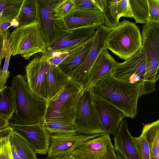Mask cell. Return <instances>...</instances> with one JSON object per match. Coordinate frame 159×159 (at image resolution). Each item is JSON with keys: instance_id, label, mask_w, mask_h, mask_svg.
Here are the masks:
<instances>
[{"instance_id": "28", "label": "cell", "mask_w": 159, "mask_h": 159, "mask_svg": "<svg viewBox=\"0 0 159 159\" xmlns=\"http://www.w3.org/2000/svg\"><path fill=\"white\" fill-rule=\"evenodd\" d=\"M4 54L5 60L2 69V73L0 82V90L6 86L7 80L9 76L10 72L8 70L11 57L12 55L11 34L8 31L3 34Z\"/></svg>"}, {"instance_id": "31", "label": "cell", "mask_w": 159, "mask_h": 159, "mask_svg": "<svg viewBox=\"0 0 159 159\" xmlns=\"http://www.w3.org/2000/svg\"><path fill=\"white\" fill-rule=\"evenodd\" d=\"M75 7V0H60L54 9V16L57 18L64 19Z\"/></svg>"}, {"instance_id": "4", "label": "cell", "mask_w": 159, "mask_h": 159, "mask_svg": "<svg viewBox=\"0 0 159 159\" xmlns=\"http://www.w3.org/2000/svg\"><path fill=\"white\" fill-rule=\"evenodd\" d=\"M105 46L107 49L120 59H129L142 48V38L139 28L135 24L124 19L111 29Z\"/></svg>"}, {"instance_id": "5", "label": "cell", "mask_w": 159, "mask_h": 159, "mask_svg": "<svg viewBox=\"0 0 159 159\" xmlns=\"http://www.w3.org/2000/svg\"><path fill=\"white\" fill-rule=\"evenodd\" d=\"M142 49L144 53L146 70L142 90L150 92L155 89L159 78V22H148L143 26Z\"/></svg>"}, {"instance_id": "17", "label": "cell", "mask_w": 159, "mask_h": 159, "mask_svg": "<svg viewBox=\"0 0 159 159\" xmlns=\"http://www.w3.org/2000/svg\"><path fill=\"white\" fill-rule=\"evenodd\" d=\"M114 136V149L119 159H141L135 147L125 120L121 121Z\"/></svg>"}, {"instance_id": "19", "label": "cell", "mask_w": 159, "mask_h": 159, "mask_svg": "<svg viewBox=\"0 0 159 159\" xmlns=\"http://www.w3.org/2000/svg\"><path fill=\"white\" fill-rule=\"evenodd\" d=\"M94 28L74 30L58 40L47 46L45 50L52 51L70 47L89 39L95 34Z\"/></svg>"}, {"instance_id": "11", "label": "cell", "mask_w": 159, "mask_h": 159, "mask_svg": "<svg viewBox=\"0 0 159 159\" xmlns=\"http://www.w3.org/2000/svg\"><path fill=\"white\" fill-rule=\"evenodd\" d=\"M9 126L27 142L35 153L43 155L48 153L50 136L43 122L26 125L9 122Z\"/></svg>"}, {"instance_id": "34", "label": "cell", "mask_w": 159, "mask_h": 159, "mask_svg": "<svg viewBox=\"0 0 159 159\" xmlns=\"http://www.w3.org/2000/svg\"><path fill=\"white\" fill-rule=\"evenodd\" d=\"M149 20L148 22H159V0H148Z\"/></svg>"}, {"instance_id": "9", "label": "cell", "mask_w": 159, "mask_h": 159, "mask_svg": "<svg viewBox=\"0 0 159 159\" xmlns=\"http://www.w3.org/2000/svg\"><path fill=\"white\" fill-rule=\"evenodd\" d=\"M111 29L102 25L97 28L89 50L83 62L70 78L83 89L87 87L89 73L98 57L106 49L105 43Z\"/></svg>"}, {"instance_id": "18", "label": "cell", "mask_w": 159, "mask_h": 159, "mask_svg": "<svg viewBox=\"0 0 159 159\" xmlns=\"http://www.w3.org/2000/svg\"><path fill=\"white\" fill-rule=\"evenodd\" d=\"M117 63L107 49H104L93 65L89 73L87 87L94 86L103 78L111 74Z\"/></svg>"}, {"instance_id": "10", "label": "cell", "mask_w": 159, "mask_h": 159, "mask_svg": "<svg viewBox=\"0 0 159 159\" xmlns=\"http://www.w3.org/2000/svg\"><path fill=\"white\" fill-rule=\"evenodd\" d=\"M69 155L79 159H119L110 134L106 132L83 142Z\"/></svg>"}, {"instance_id": "6", "label": "cell", "mask_w": 159, "mask_h": 159, "mask_svg": "<svg viewBox=\"0 0 159 159\" xmlns=\"http://www.w3.org/2000/svg\"><path fill=\"white\" fill-rule=\"evenodd\" d=\"M11 34L13 56L20 55L27 60L46 48L41 21L17 27Z\"/></svg>"}, {"instance_id": "21", "label": "cell", "mask_w": 159, "mask_h": 159, "mask_svg": "<svg viewBox=\"0 0 159 159\" xmlns=\"http://www.w3.org/2000/svg\"><path fill=\"white\" fill-rule=\"evenodd\" d=\"M70 79L58 66L50 64L46 75L48 100L56 95L65 86Z\"/></svg>"}, {"instance_id": "42", "label": "cell", "mask_w": 159, "mask_h": 159, "mask_svg": "<svg viewBox=\"0 0 159 159\" xmlns=\"http://www.w3.org/2000/svg\"><path fill=\"white\" fill-rule=\"evenodd\" d=\"M60 159H79V158L75 157L72 155H69L66 156Z\"/></svg>"}, {"instance_id": "44", "label": "cell", "mask_w": 159, "mask_h": 159, "mask_svg": "<svg viewBox=\"0 0 159 159\" xmlns=\"http://www.w3.org/2000/svg\"><path fill=\"white\" fill-rule=\"evenodd\" d=\"M44 159H52L50 158H48V157H47L46 158H45Z\"/></svg>"}, {"instance_id": "1", "label": "cell", "mask_w": 159, "mask_h": 159, "mask_svg": "<svg viewBox=\"0 0 159 159\" xmlns=\"http://www.w3.org/2000/svg\"><path fill=\"white\" fill-rule=\"evenodd\" d=\"M143 82L132 84L107 75L93 86L94 96L111 104L126 117L135 118Z\"/></svg>"}, {"instance_id": "25", "label": "cell", "mask_w": 159, "mask_h": 159, "mask_svg": "<svg viewBox=\"0 0 159 159\" xmlns=\"http://www.w3.org/2000/svg\"><path fill=\"white\" fill-rule=\"evenodd\" d=\"M24 0H0V23L16 18Z\"/></svg>"}, {"instance_id": "7", "label": "cell", "mask_w": 159, "mask_h": 159, "mask_svg": "<svg viewBox=\"0 0 159 159\" xmlns=\"http://www.w3.org/2000/svg\"><path fill=\"white\" fill-rule=\"evenodd\" d=\"M93 88L91 86L84 89L76 105L73 124L79 134L92 135L105 133L96 111Z\"/></svg>"}, {"instance_id": "20", "label": "cell", "mask_w": 159, "mask_h": 159, "mask_svg": "<svg viewBox=\"0 0 159 159\" xmlns=\"http://www.w3.org/2000/svg\"><path fill=\"white\" fill-rule=\"evenodd\" d=\"M94 35L95 34L87 43L66 58L58 66L69 77L84 60L91 46Z\"/></svg>"}, {"instance_id": "2", "label": "cell", "mask_w": 159, "mask_h": 159, "mask_svg": "<svg viewBox=\"0 0 159 159\" xmlns=\"http://www.w3.org/2000/svg\"><path fill=\"white\" fill-rule=\"evenodd\" d=\"M11 87L15 106L14 122L26 125L43 122L47 101L32 92L22 75L13 77Z\"/></svg>"}, {"instance_id": "35", "label": "cell", "mask_w": 159, "mask_h": 159, "mask_svg": "<svg viewBox=\"0 0 159 159\" xmlns=\"http://www.w3.org/2000/svg\"><path fill=\"white\" fill-rule=\"evenodd\" d=\"M9 135L0 140V159H12Z\"/></svg>"}, {"instance_id": "30", "label": "cell", "mask_w": 159, "mask_h": 159, "mask_svg": "<svg viewBox=\"0 0 159 159\" xmlns=\"http://www.w3.org/2000/svg\"><path fill=\"white\" fill-rule=\"evenodd\" d=\"M44 127L50 134H67L77 133L74 125L56 121L43 122Z\"/></svg>"}, {"instance_id": "32", "label": "cell", "mask_w": 159, "mask_h": 159, "mask_svg": "<svg viewBox=\"0 0 159 159\" xmlns=\"http://www.w3.org/2000/svg\"><path fill=\"white\" fill-rule=\"evenodd\" d=\"M132 138L135 149L141 159H151L149 147L144 136L141 134L137 137L132 136Z\"/></svg>"}, {"instance_id": "24", "label": "cell", "mask_w": 159, "mask_h": 159, "mask_svg": "<svg viewBox=\"0 0 159 159\" xmlns=\"http://www.w3.org/2000/svg\"><path fill=\"white\" fill-rule=\"evenodd\" d=\"M15 112L13 93L11 87L0 90V115L9 120Z\"/></svg>"}, {"instance_id": "22", "label": "cell", "mask_w": 159, "mask_h": 159, "mask_svg": "<svg viewBox=\"0 0 159 159\" xmlns=\"http://www.w3.org/2000/svg\"><path fill=\"white\" fill-rule=\"evenodd\" d=\"M16 19L18 27L41 21L39 0H24Z\"/></svg>"}, {"instance_id": "15", "label": "cell", "mask_w": 159, "mask_h": 159, "mask_svg": "<svg viewBox=\"0 0 159 159\" xmlns=\"http://www.w3.org/2000/svg\"><path fill=\"white\" fill-rule=\"evenodd\" d=\"M94 101L101 127L105 132L114 135L125 116L111 104L94 96Z\"/></svg>"}, {"instance_id": "14", "label": "cell", "mask_w": 159, "mask_h": 159, "mask_svg": "<svg viewBox=\"0 0 159 159\" xmlns=\"http://www.w3.org/2000/svg\"><path fill=\"white\" fill-rule=\"evenodd\" d=\"M99 134L85 135L78 133L67 134H50L51 142L47 157L52 159H60L69 155L82 143Z\"/></svg>"}, {"instance_id": "12", "label": "cell", "mask_w": 159, "mask_h": 159, "mask_svg": "<svg viewBox=\"0 0 159 159\" xmlns=\"http://www.w3.org/2000/svg\"><path fill=\"white\" fill-rule=\"evenodd\" d=\"M146 70L145 57L142 48L124 62H118L111 75L116 79L129 83L143 82V84Z\"/></svg>"}, {"instance_id": "40", "label": "cell", "mask_w": 159, "mask_h": 159, "mask_svg": "<svg viewBox=\"0 0 159 159\" xmlns=\"http://www.w3.org/2000/svg\"><path fill=\"white\" fill-rule=\"evenodd\" d=\"M10 23L8 22H3L0 23V32H3L11 27Z\"/></svg>"}, {"instance_id": "8", "label": "cell", "mask_w": 159, "mask_h": 159, "mask_svg": "<svg viewBox=\"0 0 159 159\" xmlns=\"http://www.w3.org/2000/svg\"><path fill=\"white\" fill-rule=\"evenodd\" d=\"M60 0H40L39 8L43 34L47 46L70 33L64 19L54 16L53 11Z\"/></svg>"}, {"instance_id": "43", "label": "cell", "mask_w": 159, "mask_h": 159, "mask_svg": "<svg viewBox=\"0 0 159 159\" xmlns=\"http://www.w3.org/2000/svg\"><path fill=\"white\" fill-rule=\"evenodd\" d=\"M2 69H1V68H0V82L1 78V76L2 75Z\"/></svg>"}, {"instance_id": "39", "label": "cell", "mask_w": 159, "mask_h": 159, "mask_svg": "<svg viewBox=\"0 0 159 159\" xmlns=\"http://www.w3.org/2000/svg\"><path fill=\"white\" fill-rule=\"evenodd\" d=\"M9 120L0 115V130L9 126Z\"/></svg>"}, {"instance_id": "33", "label": "cell", "mask_w": 159, "mask_h": 159, "mask_svg": "<svg viewBox=\"0 0 159 159\" xmlns=\"http://www.w3.org/2000/svg\"><path fill=\"white\" fill-rule=\"evenodd\" d=\"M117 11L119 19L121 17H133L129 0H117Z\"/></svg>"}, {"instance_id": "13", "label": "cell", "mask_w": 159, "mask_h": 159, "mask_svg": "<svg viewBox=\"0 0 159 159\" xmlns=\"http://www.w3.org/2000/svg\"><path fill=\"white\" fill-rule=\"evenodd\" d=\"M50 65L44 56L35 57L25 67L27 82L32 92L47 101L46 75Z\"/></svg>"}, {"instance_id": "36", "label": "cell", "mask_w": 159, "mask_h": 159, "mask_svg": "<svg viewBox=\"0 0 159 159\" xmlns=\"http://www.w3.org/2000/svg\"><path fill=\"white\" fill-rule=\"evenodd\" d=\"M75 8L99 10L95 0H75Z\"/></svg>"}, {"instance_id": "29", "label": "cell", "mask_w": 159, "mask_h": 159, "mask_svg": "<svg viewBox=\"0 0 159 159\" xmlns=\"http://www.w3.org/2000/svg\"><path fill=\"white\" fill-rule=\"evenodd\" d=\"M133 18L137 23L146 24L149 20L148 0H129Z\"/></svg>"}, {"instance_id": "3", "label": "cell", "mask_w": 159, "mask_h": 159, "mask_svg": "<svg viewBox=\"0 0 159 159\" xmlns=\"http://www.w3.org/2000/svg\"><path fill=\"white\" fill-rule=\"evenodd\" d=\"M83 88L70 78L63 88L47 101L43 122L73 124L76 105Z\"/></svg>"}, {"instance_id": "38", "label": "cell", "mask_w": 159, "mask_h": 159, "mask_svg": "<svg viewBox=\"0 0 159 159\" xmlns=\"http://www.w3.org/2000/svg\"><path fill=\"white\" fill-rule=\"evenodd\" d=\"M12 130L9 126L0 130V140L2 138L9 135Z\"/></svg>"}, {"instance_id": "16", "label": "cell", "mask_w": 159, "mask_h": 159, "mask_svg": "<svg viewBox=\"0 0 159 159\" xmlns=\"http://www.w3.org/2000/svg\"><path fill=\"white\" fill-rule=\"evenodd\" d=\"M64 19L70 31L83 28L96 29L104 23L103 13L99 10L75 7Z\"/></svg>"}, {"instance_id": "41", "label": "cell", "mask_w": 159, "mask_h": 159, "mask_svg": "<svg viewBox=\"0 0 159 159\" xmlns=\"http://www.w3.org/2000/svg\"><path fill=\"white\" fill-rule=\"evenodd\" d=\"M11 26L14 28H17L19 25V23L16 18L13 19L10 22Z\"/></svg>"}, {"instance_id": "23", "label": "cell", "mask_w": 159, "mask_h": 159, "mask_svg": "<svg viewBox=\"0 0 159 159\" xmlns=\"http://www.w3.org/2000/svg\"><path fill=\"white\" fill-rule=\"evenodd\" d=\"M141 134L148 143L151 159H159V120L144 125Z\"/></svg>"}, {"instance_id": "26", "label": "cell", "mask_w": 159, "mask_h": 159, "mask_svg": "<svg viewBox=\"0 0 159 159\" xmlns=\"http://www.w3.org/2000/svg\"><path fill=\"white\" fill-rule=\"evenodd\" d=\"M9 140L14 145L19 159H38L27 142L12 130L9 135Z\"/></svg>"}, {"instance_id": "37", "label": "cell", "mask_w": 159, "mask_h": 159, "mask_svg": "<svg viewBox=\"0 0 159 159\" xmlns=\"http://www.w3.org/2000/svg\"><path fill=\"white\" fill-rule=\"evenodd\" d=\"M4 57L3 33L0 32V68L2 60Z\"/></svg>"}, {"instance_id": "27", "label": "cell", "mask_w": 159, "mask_h": 159, "mask_svg": "<svg viewBox=\"0 0 159 159\" xmlns=\"http://www.w3.org/2000/svg\"><path fill=\"white\" fill-rule=\"evenodd\" d=\"M117 0H102L101 11L106 26L112 28L119 23L117 11Z\"/></svg>"}]
</instances>
